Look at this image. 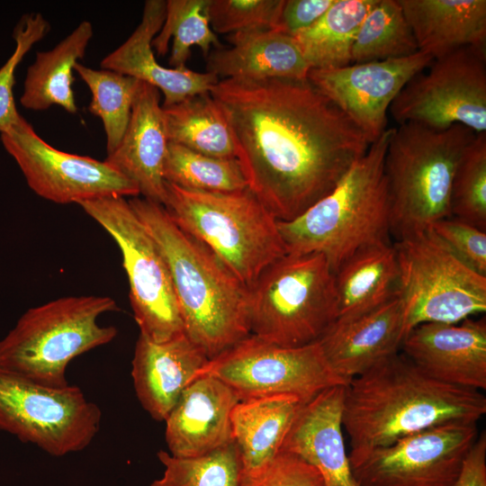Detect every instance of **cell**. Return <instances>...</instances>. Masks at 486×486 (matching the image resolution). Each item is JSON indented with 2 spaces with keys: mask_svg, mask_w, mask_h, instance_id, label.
<instances>
[{
  "mask_svg": "<svg viewBox=\"0 0 486 486\" xmlns=\"http://www.w3.org/2000/svg\"><path fill=\"white\" fill-rule=\"evenodd\" d=\"M345 386L328 388L303 403L280 449L314 466L323 479V486H359L342 434Z\"/></svg>",
  "mask_w": 486,
  "mask_h": 486,
  "instance_id": "44dd1931",
  "label": "cell"
},
{
  "mask_svg": "<svg viewBox=\"0 0 486 486\" xmlns=\"http://www.w3.org/2000/svg\"><path fill=\"white\" fill-rule=\"evenodd\" d=\"M433 59L418 51L400 58L310 69L307 80L374 142L388 129L387 114L394 99Z\"/></svg>",
  "mask_w": 486,
  "mask_h": 486,
  "instance_id": "2e32d148",
  "label": "cell"
},
{
  "mask_svg": "<svg viewBox=\"0 0 486 486\" xmlns=\"http://www.w3.org/2000/svg\"><path fill=\"white\" fill-rule=\"evenodd\" d=\"M476 133L456 124L436 130L406 122L393 128L383 171L390 202L391 236H417L450 218V192L457 164Z\"/></svg>",
  "mask_w": 486,
  "mask_h": 486,
  "instance_id": "5b68a950",
  "label": "cell"
},
{
  "mask_svg": "<svg viewBox=\"0 0 486 486\" xmlns=\"http://www.w3.org/2000/svg\"><path fill=\"white\" fill-rule=\"evenodd\" d=\"M93 33L92 23L83 21L53 49L36 53L34 62L27 69L20 97L24 108L44 111L58 105L69 113L77 112L72 71L85 56Z\"/></svg>",
  "mask_w": 486,
  "mask_h": 486,
  "instance_id": "83f0119b",
  "label": "cell"
},
{
  "mask_svg": "<svg viewBox=\"0 0 486 486\" xmlns=\"http://www.w3.org/2000/svg\"><path fill=\"white\" fill-rule=\"evenodd\" d=\"M390 106L395 122L436 130L453 125L486 132V46H467L434 58Z\"/></svg>",
  "mask_w": 486,
  "mask_h": 486,
  "instance_id": "4fadbf2b",
  "label": "cell"
},
{
  "mask_svg": "<svg viewBox=\"0 0 486 486\" xmlns=\"http://www.w3.org/2000/svg\"><path fill=\"white\" fill-rule=\"evenodd\" d=\"M167 146L159 90L140 82L126 131L104 162L132 181L143 198L163 205L166 201L163 168Z\"/></svg>",
  "mask_w": 486,
  "mask_h": 486,
  "instance_id": "ffe728a7",
  "label": "cell"
},
{
  "mask_svg": "<svg viewBox=\"0 0 486 486\" xmlns=\"http://www.w3.org/2000/svg\"><path fill=\"white\" fill-rule=\"evenodd\" d=\"M302 404L295 396L276 394L239 400L235 405L230 423L242 480L259 473L277 455Z\"/></svg>",
  "mask_w": 486,
  "mask_h": 486,
  "instance_id": "484cf974",
  "label": "cell"
},
{
  "mask_svg": "<svg viewBox=\"0 0 486 486\" xmlns=\"http://www.w3.org/2000/svg\"><path fill=\"white\" fill-rule=\"evenodd\" d=\"M50 29L49 22L40 13L25 14L14 27V51L0 68V133L7 130L21 117L14 96L16 68L31 48L42 40Z\"/></svg>",
  "mask_w": 486,
  "mask_h": 486,
  "instance_id": "74e56055",
  "label": "cell"
},
{
  "mask_svg": "<svg viewBox=\"0 0 486 486\" xmlns=\"http://www.w3.org/2000/svg\"><path fill=\"white\" fill-rule=\"evenodd\" d=\"M477 437V423L451 421L348 458L359 486H451Z\"/></svg>",
  "mask_w": 486,
  "mask_h": 486,
  "instance_id": "5bb4252c",
  "label": "cell"
},
{
  "mask_svg": "<svg viewBox=\"0 0 486 486\" xmlns=\"http://www.w3.org/2000/svg\"><path fill=\"white\" fill-rule=\"evenodd\" d=\"M163 206L181 230L211 249L248 289L287 254L278 220L248 188L202 192L166 182Z\"/></svg>",
  "mask_w": 486,
  "mask_h": 486,
  "instance_id": "8992f818",
  "label": "cell"
},
{
  "mask_svg": "<svg viewBox=\"0 0 486 486\" xmlns=\"http://www.w3.org/2000/svg\"><path fill=\"white\" fill-rule=\"evenodd\" d=\"M393 246L404 338L423 323L456 324L486 311V276L463 263L430 229Z\"/></svg>",
  "mask_w": 486,
  "mask_h": 486,
  "instance_id": "9c48e42d",
  "label": "cell"
},
{
  "mask_svg": "<svg viewBox=\"0 0 486 486\" xmlns=\"http://www.w3.org/2000/svg\"><path fill=\"white\" fill-rule=\"evenodd\" d=\"M467 266L486 276V230L450 217L429 228Z\"/></svg>",
  "mask_w": 486,
  "mask_h": 486,
  "instance_id": "f35d334b",
  "label": "cell"
},
{
  "mask_svg": "<svg viewBox=\"0 0 486 486\" xmlns=\"http://www.w3.org/2000/svg\"><path fill=\"white\" fill-rule=\"evenodd\" d=\"M377 0H335L310 27L293 37L310 69L351 64L352 48L364 17Z\"/></svg>",
  "mask_w": 486,
  "mask_h": 486,
  "instance_id": "f1b7e54d",
  "label": "cell"
},
{
  "mask_svg": "<svg viewBox=\"0 0 486 486\" xmlns=\"http://www.w3.org/2000/svg\"><path fill=\"white\" fill-rule=\"evenodd\" d=\"M108 296L61 297L29 309L0 340V366L39 384L68 385L66 370L75 357L111 342L113 326L99 316L119 310Z\"/></svg>",
  "mask_w": 486,
  "mask_h": 486,
  "instance_id": "52a82bcc",
  "label": "cell"
},
{
  "mask_svg": "<svg viewBox=\"0 0 486 486\" xmlns=\"http://www.w3.org/2000/svg\"><path fill=\"white\" fill-rule=\"evenodd\" d=\"M231 47L207 56L208 72L218 78L307 80L310 67L292 36L276 29L243 31L228 36Z\"/></svg>",
  "mask_w": 486,
  "mask_h": 486,
  "instance_id": "cb8c5ba5",
  "label": "cell"
},
{
  "mask_svg": "<svg viewBox=\"0 0 486 486\" xmlns=\"http://www.w3.org/2000/svg\"><path fill=\"white\" fill-rule=\"evenodd\" d=\"M215 377L239 400L288 394L303 403L322 391L346 383L333 371L318 341L294 347L249 335L208 360L194 375Z\"/></svg>",
  "mask_w": 486,
  "mask_h": 486,
  "instance_id": "7c38bea8",
  "label": "cell"
},
{
  "mask_svg": "<svg viewBox=\"0 0 486 486\" xmlns=\"http://www.w3.org/2000/svg\"><path fill=\"white\" fill-rule=\"evenodd\" d=\"M236 392L212 376L193 380L166 419L165 439L176 457H196L234 442L230 414Z\"/></svg>",
  "mask_w": 486,
  "mask_h": 486,
  "instance_id": "ac0fdd59",
  "label": "cell"
},
{
  "mask_svg": "<svg viewBox=\"0 0 486 486\" xmlns=\"http://www.w3.org/2000/svg\"><path fill=\"white\" fill-rule=\"evenodd\" d=\"M250 334L285 347L317 341L338 315L335 274L320 253L286 254L248 288Z\"/></svg>",
  "mask_w": 486,
  "mask_h": 486,
  "instance_id": "ba28073f",
  "label": "cell"
},
{
  "mask_svg": "<svg viewBox=\"0 0 486 486\" xmlns=\"http://www.w3.org/2000/svg\"><path fill=\"white\" fill-rule=\"evenodd\" d=\"M208 0H168L164 23L151 42L158 56L168 51L173 38L169 65L173 68H185L191 48L198 46L204 56L212 46L221 47L206 15Z\"/></svg>",
  "mask_w": 486,
  "mask_h": 486,
  "instance_id": "836d02e7",
  "label": "cell"
},
{
  "mask_svg": "<svg viewBox=\"0 0 486 486\" xmlns=\"http://www.w3.org/2000/svg\"><path fill=\"white\" fill-rule=\"evenodd\" d=\"M485 413L480 391L439 382L397 353L345 386L342 427L350 452L360 453L446 422L477 423Z\"/></svg>",
  "mask_w": 486,
  "mask_h": 486,
  "instance_id": "7a4b0ae2",
  "label": "cell"
},
{
  "mask_svg": "<svg viewBox=\"0 0 486 486\" xmlns=\"http://www.w3.org/2000/svg\"><path fill=\"white\" fill-rule=\"evenodd\" d=\"M210 94L248 188L281 221L331 192L373 143L308 80L222 79Z\"/></svg>",
  "mask_w": 486,
  "mask_h": 486,
  "instance_id": "6da1fadb",
  "label": "cell"
},
{
  "mask_svg": "<svg viewBox=\"0 0 486 486\" xmlns=\"http://www.w3.org/2000/svg\"><path fill=\"white\" fill-rule=\"evenodd\" d=\"M451 486H486V433L483 431L466 455L462 470Z\"/></svg>",
  "mask_w": 486,
  "mask_h": 486,
  "instance_id": "b9f144b4",
  "label": "cell"
},
{
  "mask_svg": "<svg viewBox=\"0 0 486 486\" xmlns=\"http://www.w3.org/2000/svg\"><path fill=\"white\" fill-rule=\"evenodd\" d=\"M400 348L428 376L454 386L486 389V321L423 323L403 338Z\"/></svg>",
  "mask_w": 486,
  "mask_h": 486,
  "instance_id": "e0dca14e",
  "label": "cell"
},
{
  "mask_svg": "<svg viewBox=\"0 0 486 486\" xmlns=\"http://www.w3.org/2000/svg\"><path fill=\"white\" fill-rule=\"evenodd\" d=\"M163 475L149 486H241L239 451L233 442L196 457H176L160 450Z\"/></svg>",
  "mask_w": 486,
  "mask_h": 486,
  "instance_id": "e575fe53",
  "label": "cell"
},
{
  "mask_svg": "<svg viewBox=\"0 0 486 486\" xmlns=\"http://www.w3.org/2000/svg\"><path fill=\"white\" fill-rule=\"evenodd\" d=\"M5 150L14 158L30 188L59 204L105 196L136 197L138 186L104 161L55 148L21 115L1 133Z\"/></svg>",
  "mask_w": 486,
  "mask_h": 486,
  "instance_id": "9a60e30c",
  "label": "cell"
},
{
  "mask_svg": "<svg viewBox=\"0 0 486 486\" xmlns=\"http://www.w3.org/2000/svg\"><path fill=\"white\" fill-rule=\"evenodd\" d=\"M418 51L412 30L399 0H377L356 34L351 64L382 61Z\"/></svg>",
  "mask_w": 486,
  "mask_h": 486,
  "instance_id": "4dcf8cb0",
  "label": "cell"
},
{
  "mask_svg": "<svg viewBox=\"0 0 486 486\" xmlns=\"http://www.w3.org/2000/svg\"><path fill=\"white\" fill-rule=\"evenodd\" d=\"M76 204L109 233L121 250L140 333L154 342H164L184 333L167 264L129 200L105 196Z\"/></svg>",
  "mask_w": 486,
  "mask_h": 486,
  "instance_id": "30bf717a",
  "label": "cell"
},
{
  "mask_svg": "<svg viewBox=\"0 0 486 486\" xmlns=\"http://www.w3.org/2000/svg\"><path fill=\"white\" fill-rule=\"evenodd\" d=\"M335 0H284L276 30L294 36L314 24Z\"/></svg>",
  "mask_w": 486,
  "mask_h": 486,
  "instance_id": "60d3db41",
  "label": "cell"
},
{
  "mask_svg": "<svg viewBox=\"0 0 486 486\" xmlns=\"http://www.w3.org/2000/svg\"><path fill=\"white\" fill-rule=\"evenodd\" d=\"M451 217L486 230V132L476 133L455 168Z\"/></svg>",
  "mask_w": 486,
  "mask_h": 486,
  "instance_id": "d590c367",
  "label": "cell"
},
{
  "mask_svg": "<svg viewBox=\"0 0 486 486\" xmlns=\"http://www.w3.org/2000/svg\"><path fill=\"white\" fill-rule=\"evenodd\" d=\"M208 360L184 332L164 342H154L140 333L130 374L142 408L153 419L164 421Z\"/></svg>",
  "mask_w": 486,
  "mask_h": 486,
  "instance_id": "7402d4cb",
  "label": "cell"
},
{
  "mask_svg": "<svg viewBox=\"0 0 486 486\" xmlns=\"http://www.w3.org/2000/svg\"><path fill=\"white\" fill-rule=\"evenodd\" d=\"M403 338V307L398 295L365 313L337 319L317 341L330 367L347 384L399 353Z\"/></svg>",
  "mask_w": 486,
  "mask_h": 486,
  "instance_id": "d6986e66",
  "label": "cell"
},
{
  "mask_svg": "<svg viewBox=\"0 0 486 486\" xmlns=\"http://www.w3.org/2000/svg\"><path fill=\"white\" fill-rule=\"evenodd\" d=\"M337 319L365 313L399 295L400 267L393 244L364 248L335 273Z\"/></svg>",
  "mask_w": 486,
  "mask_h": 486,
  "instance_id": "4316f807",
  "label": "cell"
},
{
  "mask_svg": "<svg viewBox=\"0 0 486 486\" xmlns=\"http://www.w3.org/2000/svg\"><path fill=\"white\" fill-rule=\"evenodd\" d=\"M74 70L92 94L88 111L98 116L106 136V151L120 144L128 127L132 104L141 81L112 70L94 69L76 62Z\"/></svg>",
  "mask_w": 486,
  "mask_h": 486,
  "instance_id": "1f68e13d",
  "label": "cell"
},
{
  "mask_svg": "<svg viewBox=\"0 0 486 486\" xmlns=\"http://www.w3.org/2000/svg\"><path fill=\"white\" fill-rule=\"evenodd\" d=\"M241 486H323L320 472L298 455L280 451L256 475Z\"/></svg>",
  "mask_w": 486,
  "mask_h": 486,
  "instance_id": "ab89813d",
  "label": "cell"
},
{
  "mask_svg": "<svg viewBox=\"0 0 486 486\" xmlns=\"http://www.w3.org/2000/svg\"><path fill=\"white\" fill-rule=\"evenodd\" d=\"M163 176L166 183L202 192L241 191L248 184L236 158H217L168 142Z\"/></svg>",
  "mask_w": 486,
  "mask_h": 486,
  "instance_id": "d6a6232c",
  "label": "cell"
},
{
  "mask_svg": "<svg viewBox=\"0 0 486 486\" xmlns=\"http://www.w3.org/2000/svg\"><path fill=\"white\" fill-rule=\"evenodd\" d=\"M102 411L76 385L52 388L0 366V430L52 456L84 450L97 435Z\"/></svg>",
  "mask_w": 486,
  "mask_h": 486,
  "instance_id": "8fae6325",
  "label": "cell"
},
{
  "mask_svg": "<svg viewBox=\"0 0 486 486\" xmlns=\"http://www.w3.org/2000/svg\"><path fill=\"white\" fill-rule=\"evenodd\" d=\"M392 131L388 128L334 189L301 216L278 220L288 254L320 253L335 274L358 250L391 243L383 162Z\"/></svg>",
  "mask_w": 486,
  "mask_h": 486,
  "instance_id": "277c9868",
  "label": "cell"
},
{
  "mask_svg": "<svg viewBox=\"0 0 486 486\" xmlns=\"http://www.w3.org/2000/svg\"><path fill=\"white\" fill-rule=\"evenodd\" d=\"M163 0L145 2L140 23L116 50L105 56L101 68L132 76L149 84L164 94L162 106H170L198 94L210 93L219 78L212 73L166 68L155 58L151 42L166 17Z\"/></svg>",
  "mask_w": 486,
  "mask_h": 486,
  "instance_id": "603a6c76",
  "label": "cell"
},
{
  "mask_svg": "<svg viewBox=\"0 0 486 486\" xmlns=\"http://www.w3.org/2000/svg\"><path fill=\"white\" fill-rule=\"evenodd\" d=\"M162 109L168 142L212 157L236 158L228 122L210 93Z\"/></svg>",
  "mask_w": 486,
  "mask_h": 486,
  "instance_id": "f546056e",
  "label": "cell"
},
{
  "mask_svg": "<svg viewBox=\"0 0 486 486\" xmlns=\"http://www.w3.org/2000/svg\"><path fill=\"white\" fill-rule=\"evenodd\" d=\"M284 0H208L206 15L213 32L276 29Z\"/></svg>",
  "mask_w": 486,
  "mask_h": 486,
  "instance_id": "8d00e7d4",
  "label": "cell"
},
{
  "mask_svg": "<svg viewBox=\"0 0 486 486\" xmlns=\"http://www.w3.org/2000/svg\"><path fill=\"white\" fill-rule=\"evenodd\" d=\"M418 51L433 58L486 46L485 0H399Z\"/></svg>",
  "mask_w": 486,
  "mask_h": 486,
  "instance_id": "d4e9b609",
  "label": "cell"
},
{
  "mask_svg": "<svg viewBox=\"0 0 486 486\" xmlns=\"http://www.w3.org/2000/svg\"><path fill=\"white\" fill-rule=\"evenodd\" d=\"M129 202L165 257L187 337L211 359L249 336L248 289L162 204Z\"/></svg>",
  "mask_w": 486,
  "mask_h": 486,
  "instance_id": "3957f363",
  "label": "cell"
}]
</instances>
